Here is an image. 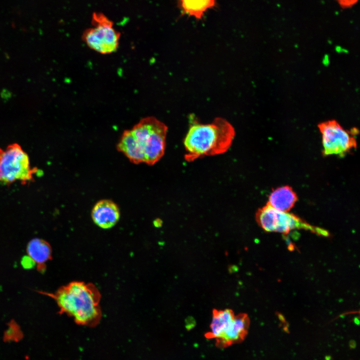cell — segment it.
<instances>
[{"mask_svg": "<svg viewBox=\"0 0 360 360\" xmlns=\"http://www.w3.org/2000/svg\"><path fill=\"white\" fill-rule=\"evenodd\" d=\"M322 134V154L324 156H344L356 148L354 132L344 130L334 120L324 122L318 126Z\"/></svg>", "mask_w": 360, "mask_h": 360, "instance_id": "obj_7", "label": "cell"}, {"mask_svg": "<svg viewBox=\"0 0 360 360\" xmlns=\"http://www.w3.org/2000/svg\"><path fill=\"white\" fill-rule=\"evenodd\" d=\"M234 316V312L230 309H214L210 330L205 334V336L207 338L215 340L219 338L225 332Z\"/></svg>", "mask_w": 360, "mask_h": 360, "instance_id": "obj_11", "label": "cell"}, {"mask_svg": "<svg viewBox=\"0 0 360 360\" xmlns=\"http://www.w3.org/2000/svg\"><path fill=\"white\" fill-rule=\"evenodd\" d=\"M256 219L260 227L266 232L286 234L294 230L303 229L328 236V232L324 230L311 226L293 214L277 210L267 204L257 210Z\"/></svg>", "mask_w": 360, "mask_h": 360, "instance_id": "obj_4", "label": "cell"}, {"mask_svg": "<svg viewBox=\"0 0 360 360\" xmlns=\"http://www.w3.org/2000/svg\"><path fill=\"white\" fill-rule=\"evenodd\" d=\"M216 0H178L182 12L200 20L208 10L215 6Z\"/></svg>", "mask_w": 360, "mask_h": 360, "instance_id": "obj_13", "label": "cell"}, {"mask_svg": "<svg viewBox=\"0 0 360 360\" xmlns=\"http://www.w3.org/2000/svg\"><path fill=\"white\" fill-rule=\"evenodd\" d=\"M92 218L98 227L108 229L114 226L120 218V210L117 204L110 200L98 201L93 206Z\"/></svg>", "mask_w": 360, "mask_h": 360, "instance_id": "obj_8", "label": "cell"}, {"mask_svg": "<svg viewBox=\"0 0 360 360\" xmlns=\"http://www.w3.org/2000/svg\"><path fill=\"white\" fill-rule=\"evenodd\" d=\"M234 136V127L222 118L208 124L192 122L184 140V158L190 162L224 154L231 146Z\"/></svg>", "mask_w": 360, "mask_h": 360, "instance_id": "obj_3", "label": "cell"}, {"mask_svg": "<svg viewBox=\"0 0 360 360\" xmlns=\"http://www.w3.org/2000/svg\"><path fill=\"white\" fill-rule=\"evenodd\" d=\"M2 97L3 98H8L10 97V93L8 92V90H4L1 93Z\"/></svg>", "mask_w": 360, "mask_h": 360, "instance_id": "obj_16", "label": "cell"}, {"mask_svg": "<svg viewBox=\"0 0 360 360\" xmlns=\"http://www.w3.org/2000/svg\"><path fill=\"white\" fill-rule=\"evenodd\" d=\"M250 320L246 314H240L234 318L224 334L216 340L218 347L224 348L243 340L248 334Z\"/></svg>", "mask_w": 360, "mask_h": 360, "instance_id": "obj_9", "label": "cell"}, {"mask_svg": "<svg viewBox=\"0 0 360 360\" xmlns=\"http://www.w3.org/2000/svg\"><path fill=\"white\" fill-rule=\"evenodd\" d=\"M37 172L30 166L28 154L18 144L9 145L5 150L0 148V182L10 184L20 181L26 184L34 180Z\"/></svg>", "mask_w": 360, "mask_h": 360, "instance_id": "obj_5", "label": "cell"}, {"mask_svg": "<svg viewBox=\"0 0 360 360\" xmlns=\"http://www.w3.org/2000/svg\"><path fill=\"white\" fill-rule=\"evenodd\" d=\"M42 293L56 300L60 314L72 317L76 324L89 327L99 324L102 318L101 295L94 284L72 282L54 294Z\"/></svg>", "mask_w": 360, "mask_h": 360, "instance_id": "obj_2", "label": "cell"}, {"mask_svg": "<svg viewBox=\"0 0 360 360\" xmlns=\"http://www.w3.org/2000/svg\"><path fill=\"white\" fill-rule=\"evenodd\" d=\"M22 264L24 268H32L36 264L28 256L23 258Z\"/></svg>", "mask_w": 360, "mask_h": 360, "instance_id": "obj_15", "label": "cell"}, {"mask_svg": "<svg viewBox=\"0 0 360 360\" xmlns=\"http://www.w3.org/2000/svg\"><path fill=\"white\" fill-rule=\"evenodd\" d=\"M167 132V126L156 118H144L124 131L116 149L133 164L152 166L164 154Z\"/></svg>", "mask_w": 360, "mask_h": 360, "instance_id": "obj_1", "label": "cell"}, {"mask_svg": "<svg viewBox=\"0 0 360 360\" xmlns=\"http://www.w3.org/2000/svg\"><path fill=\"white\" fill-rule=\"evenodd\" d=\"M342 8H348L352 7L358 0H334Z\"/></svg>", "mask_w": 360, "mask_h": 360, "instance_id": "obj_14", "label": "cell"}, {"mask_svg": "<svg viewBox=\"0 0 360 360\" xmlns=\"http://www.w3.org/2000/svg\"><path fill=\"white\" fill-rule=\"evenodd\" d=\"M28 256L37 264L40 271L45 269V263L52 258V248L46 241L34 238L30 240L27 246Z\"/></svg>", "mask_w": 360, "mask_h": 360, "instance_id": "obj_12", "label": "cell"}, {"mask_svg": "<svg viewBox=\"0 0 360 360\" xmlns=\"http://www.w3.org/2000/svg\"><path fill=\"white\" fill-rule=\"evenodd\" d=\"M350 347L352 348H354L353 345H354V346H356V342H354V344H353V343H352V341L350 342Z\"/></svg>", "mask_w": 360, "mask_h": 360, "instance_id": "obj_17", "label": "cell"}, {"mask_svg": "<svg viewBox=\"0 0 360 360\" xmlns=\"http://www.w3.org/2000/svg\"><path fill=\"white\" fill-rule=\"evenodd\" d=\"M92 24V26L86 30L82 35V40L87 46L102 54L116 52L120 34L114 28L112 22L102 14L94 12Z\"/></svg>", "mask_w": 360, "mask_h": 360, "instance_id": "obj_6", "label": "cell"}, {"mask_svg": "<svg viewBox=\"0 0 360 360\" xmlns=\"http://www.w3.org/2000/svg\"><path fill=\"white\" fill-rule=\"evenodd\" d=\"M298 200V196L292 188L288 186L277 188L268 196L267 204L274 209L283 212H289Z\"/></svg>", "mask_w": 360, "mask_h": 360, "instance_id": "obj_10", "label": "cell"}]
</instances>
